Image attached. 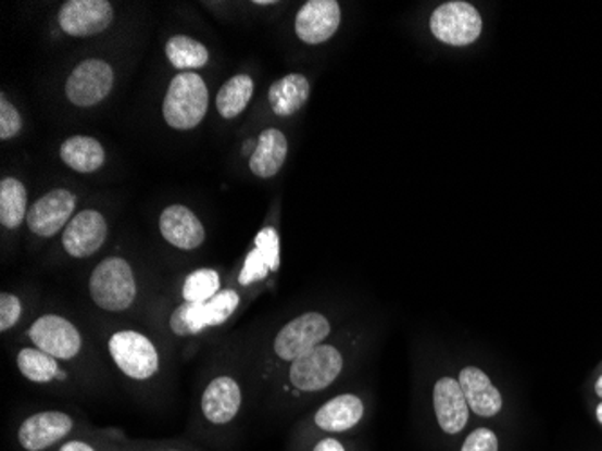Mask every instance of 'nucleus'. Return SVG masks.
<instances>
[{
  "label": "nucleus",
  "instance_id": "39448f33",
  "mask_svg": "<svg viewBox=\"0 0 602 451\" xmlns=\"http://www.w3.org/2000/svg\"><path fill=\"white\" fill-rule=\"evenodd\" d=\"M429 27L440 42L462 48V46H469L478 40L484 21H481L480 11L476 10L475 5L462 2V0H453V2L439 5L434 11Z\"/></svg>",
  "mask_w": 602,
  "mask_h": 451
},
{
  "label": "nucleus",
  "instance_id": "4be33fe9",
  "mask_svg": "<svg viewBox=\"0 0 602 451\" xmlns=\"http://www.w3.org/2000/svg\"><path fill=\"white\" fill-rule=\"evenodd\" d=\"M60 158L73 171L79 174H92L100 171L105 163V150L98 139L90 136H73L65 139L60 147Z\"/></svg>",
  "mask_w": 602,
  "mask_h": 451
},
{
  "label": "nucleus",
  "instance_id": "20e7f679",
  "mask_svg": "<svg viewBox=\"0 0 602 451\" xmlns=\"http://www.w3.org/2000/svg\"><path fill=\"white\" fill-rule=\"evenodd\" d=\"M109 352L117 368L136 381H145L159 371V352L152 341L136 330H120L109 340Z\"/></svg>",
  "mask_w": 602,
  "mask_h": 451
},
{
  "label": "nucleus",
  "instance_id": "c9c22d12",
  "mask_svg": "<svg viewBox=\"0 0 602 451\" xmlns=\"http://www.w3.org/2000/svg\"><path fill=\"white\" fill-rule=\"evenodd\" d=\"M595 390H598L599 398L602 399V377L599 379L598 385H595Z\"/></svg>",
  "mask_w": 602,
  "mask_h": 451
},
{
  "label": "nucleus",
  "instance_id": "cd10ccee",
  "mask_svg": "<svg viewBox=\"0 0 602 451\" xmlns=\"http://www.w3.org/2000/svg\"><path fill=\"white\" fill-rule=\"evenodd\" d=\"M221 292V276L215 270H197L186 276L183 298L188 303L210 302Z\"/></svg>",
  "mask_w": 602,
  "mask_h": 451
},
{
  "label": "nucleus",
  "instance_id": "a211bd4d",
  "mask_svg": "<svg viewBox=\"0 0 602 451\" xmlns=\"http://www.w3.org/2000/svg\"><path fill=\"white\" fill-rule=\"evenodd\" d=\"M280 266V237L275 228H264L254 239V250L243 262L240 284L249 286L253 281L264 280L269 271Z\"/></svg>",
  "mask_w": 602,
  "mask_h": 451
},
{
  "label": "nucleus",
  "instance_id": "2f4dec72",
  "mask_svg": "<svg viewBox=\"0 0 602 451\" xmlns=\"http://www.w3.org/2000/svg\"><path fill=\"white\" fill-rule=\"evenodd\" d=\"M59 451H98L95 447H90L89 442L70 441L62 444Z\"/></svg>",
  "mask_w": 602,
  "mask_h": 451
},
{
  "label": "nucleus",
  "instance_id": "423d86ee",
  "mask_svg": "<svg viewBox=\"0 0 602 451\" xmlns=\"http://www.w3.org/2000/svg\"><path fill=\"white\" fill-rule=\"evenodd\" d=\"M343 371V356L333 346H317L292 361L291 383L301 392H317L333 385Z\"/></svg>",
  "mask_w": 602,
  "mask_h": 451
},
{
  "label": "nucleus",
  "instance_id": "5701e85b",
  "mask_svg": "<svg viewBox=\"0 0 602 451\" xmlns=\"http://www.w3.org/2000/svg\"><path fill=\"white\" fill-rule=\"evenodd\" d=\"M311 96V84L303 75H287L269 89V103L276 116H292L305 105Z\"/></svg>",
  "mask_w": 602,
  "mask_h": 451
},
{
  "label": "nucleus",
  "instance_id": "a878e982",
  "mask_svg": "<svg viewBox=\"0 0 602 451\" xmlns=\"http://www.w3.org/2000/svg\"><path fill=\"white\" fill-rule=\"evenodd\" d=\"M16 365L22 376L33 383H49L53 379H64V372L60 371L57 358L49 356L40 349H22L16 358Z\"/></svg>",
  "mask_w": 602,
  "mask_h": 451
},
{
  "label": "nucleus",
  "instance_id": "c85d7f7f",
  "mask_svg": "<svg viewBox=\"0 0 602 451\" xmlns=\"http://www.w3.org/2000/svg\"><path fill=\"white\" fill-rule=\"evenodd\" d=\"M22 130V117L15 107L5 100V96H0V139L15 138Z\"/></svg>",
  "mask_w": 602,
  "mask_h": 451
},
{
  "label": "nucleus",
  "instance_id": "f257e3e1",
  "mask_svg": "<svg viewBox=\"0 0 602 451\" xmlns=\"http://www.w3.org/2000/svg\"><path fill=\"white\" fill-rule=\"evenodd\" d=\"M92 302L103 311H127L138 297L133 266L122 256H109L92 271L89 280Z\"/></svg>",
  "mask_w": 602,
  "mask_h": 451
},
{
  "label": "nucleus",
  "instance_id": "412c9836",
  "mask_svg": "<svg viewBox=\"0 0 602 451\" xmlns=\"http://www.w3.org/2000/svg\"><path fill=\"white\" fill-rule=\"evenodd\" d=\"M365 414V406L354 393H343L317 410L314 423L325 431H347L354 428Z\"/></svg>",
  "mask_w": 602,
  "mask_h": 451
},
{
  "label": "nucleus",
  "instance_id": "6ab92c4d",
  "mask_svg": "<svg viewBox=\"0 0 602 451\" xmlns=\"http://www.w3.org/2000/svg\"><path fill=\"white\" fill-rule=\"evenodd\" d=\"M460 388L464 392L469 409L481 417H492L502 410V393L492 385L486 372L476 366H467L460 372Z\"/></svg>",
  "mask_w": 602,
  "mask_h": 451
},
{
  "label": "nucleus",
  "instance_id": "c756f323",
  "mask_svg": "<svg viewBox=\"0 0 602 451\" xmlns=\"http://www.w3.org/2000/svg\"><path fill=\"white\" fill-rule=\"evenodd\" d=\"M22 316V303L15 295L10 292H2L0 295V330L11 329L13 325L21 320Z\"/></svg>",
  "mask_w": 602,
  "mask_h": 451
},
{
  "label": "nucleus",
  "instance_id": "0eeeda50",
  "mask_svg": "<svg viewBox=\"0 0 602 451\" xmlns=\"http://www.w3.org/2000/svg\"><path fill=\"white\" fill-rule=\"evenodd\" d=\"M330 335L328 320L319 313H305L292 320L276 335V356L284 361H294L303 356Z\"/></svg>",
  "mask_w": 602,
  "mask_h": 451
},
{
  "label": "nucleus",
  "instance_id": "f704fd0d",
  "mask_svg": "<svg viewBox=\"0 0 602 451\" xmlns=\"http://www.w3.org/2000/svg\"><path fill=\"white\" fill-rule=\"evenodd\" d=\"M254 4H256V5H271V4H275V2H273V0H256V2H254Z\"/></svg>",
  "mask_w": 602,
  "mask_h": 451
},
{
  "label": "nucleus",
  "instance_id": "9d476101",
  "mask_svg": "<svg viewBox=\"0 0 602 451\" xmlns=\"http://www.w3.org/2000/svg\"><path fill=\"white\" fill-rule=\"evenodd\" d=\"M114 21V8L106 0H70L59 13L60 27L71 37H92Z\"/></svg>",
  "mask_w": 602,
  "mask_h": 451
},
{
  "label": "nucleus",
  "instance_id": "4468645a",
  "mask_svg": "<svg viewBox=\"0 0 602 451\" xmlns=\"http://www.w3.org/2000/svg\"><path fill=\"white\" fill-rule=\"evenodd\" d=\"M341 24V8L336 0H309L297 15V35L311 46L327 42Z\"/></svg>",
  "mask_w": 602,
  "mask_h": 451
},
{
  "label": "nucleus",
  "instance_id": "393cba45",
  "mask_svg": "<svg viewBox=\"0 0 602 451\" xmlns=\"http://www.w3.org/2000/svg\"><path fill=\"white\" fill-rule=\"evenodd\" d=\"M26 186L15 177H5L0 183V223L4 228L15 229L27 218Z\"/></svg>",
  "mask_w": 602,
  "mask_h": 451
},
{
  "label": "nucleus",
  "instance_id": "f03ea898",
  "mask_svg": "<svg viewBox=\"0 0 602 451\" xmlns=\"http://www.w3.org/2000/svg\"><path fill=\"white\" fill-rule=\"evenodd\" d=\"M210 103V92L201 76L180 73L170 82L164 96L163 116L170 127L191 130L204 120Z\"/></svg>",
  "mask_w": 602,
  "mask_h": 451
},
{
  "label": "nucleus",
  "instance_id": "b1692460",
  "mask_svg": "<svg viewBox=\"0 0 602 451\" xmlns=\"http://www.w3.org/2000/svg\"><path fill=\"white\" fill-rule=\"evenodd\" d=\"M253 78L248 75H237L221 87L217 95V111L224 120H235L240 116L249 101L253 98Z\"/></svg>",
  "mask_w": 602,
  "mask_h": 451
},
{
  "label": "nucleus",
  "instance_id": "f3484780",
  "mask_svg": "<svg viewBox=\"0 0 602 451\" xmlns=\"http://www.w3.org/2000/svg\"><path fill=\"white\" fill-rule=\"evenodd\" d=\"M435 414L439 425L446 434H459L464 430L469 419V404L465 399L460 383L451 377H442L435 385L434 390Z\"/></svg>",
  "mask_w": 602,
  "mask_h": 451
},
{
  "label": "nucleus",
  "instance_id": "1a4fd4ad",
  "mask_svg": "<svg viewBox=\"0 0 602 451\" xmlns=\"http://www.w3.org/2000/svg\"><path fill=\"white\" fill-rule=\"evenodd\" d=\"M33 346L57 360H73L81 351V335L70 320L59 314H43L27 333Z\"/></svg>",
  "mask_w": 602,
  "mask_h": 451
},
{
  "label": "nucleus",
  "instance_id": "6e6552de",
  "mask_svg": "<svg viewBox=\"0 0 602 451\" xmlns=\"http://www.w3.org/2000/svg\"><path fill=\"white\" fill-rule=\"evenodd\" d=\"M114 71L103 60H84L76 65L65 84V95L76 107L98 105L111 95Z\"/></svg>",
  "mask_w": 602,
  "mask_h": 451
},
{
  "label": "nucleus",
  "instance_id": "7ed1b4c3",
  "mask_svg": "<svg viewBox=\"0 0 602 451\" xmlns=\"http://www.w3.org/2000/svg\"><path fill=\"white\" fill-rule=\"evenodd\" d=\"M240 297L237 291L226 289L218 292L217 297L212 298L210 302L188 303L185 302L175 309L170 327L177 336L199 335L208 327H217L231 318L233 313L237 311Z\"/></svg>",
  "mask_w": 602,
  "mask_h": 451
},
{
  "label": "nucleus",
  "instance_id": "7c9ffc66",
  "mask_svg": "<svg viewBox=\"0 0 602 451\" xmlns=\"http://www.w3.org/2000/svg\"><path fill=\"white\" fill-rule=\"evenodd\" d=\"M462 451H498V439L494 431L478 428L465 439Z\"/></svg>",
  "mask_w": 602,
  "mask_h": 451
},
{
  "label": "nucleus",
  "instance_id": "aec40b11",
  "mask_svg": "<svg viewBox=\"0 0 602 451\" xmlns=\"http://www.w3.org/2000/svg\"><path fill=\"white\" fill-rule=\"evenodd\" d=\"M287 139L278 128H267L260 134L256 149L249 158V168L260 179L275 177L287 160Z\"/></svg>",
  "mask_w": 602,
  "mask_h": 451
},
{
  "label": "nucleus",
  "instance_id": "f8f14e48",
  "mask_svg": "<svg viewBox=\"0 0 602 451\" xmlns=\"http://www.w3.org/2000/svg\"><path fill=\"white\" fill-rule=\"evenodd\" d=\"M73 426L75 421L64 412H38L22 423L18 428V444L26 451L48 450L70 436Z\"/></svg>",
  "mask_w": 602,
  "mask_h": 451
},
{
  "label": "nucleus",
  "instance_id": "2eb2a0df",
  "mask_svg": "<svg viewBox=\"0 0 602 451\" xmlns=\"http://www.w3.org/2000/svg\"><path fill=\"white\" fill-rule=\"evenodd\" d=\"M159 229L164 240L183 251L197 250L206 239V231L190 208L174 204L166 208L159 218Z\"/></svg>",
  "mask_w": 602,
  "mask_h": 451
},
{
  "label": "nucleus",
  "instance_id": "72a5a7b5",
  "mask_svg": "<svg viewBox=\"0 0 602 451\" xmlns=\"http://www.w3.org/2000/svg\"><path fill=\"white\" fill-rule=\"evenodd\" d=\"M254 149H256V141H253V139H249L248 143H246V147L242 149L243 155H253Z\"/></svg>",
  "mask_w": 602,
  "mask_h": 451
},
{
  "label": "nucleus",
  "instance_id": "bb28decb",
  "mask_svg": "<svg viewBox=\"0 0 602 451\" xmlns=\"http://www.w3.org/2000/svg\"><path fill=\"white\" fill-rule=\"evenodd\" d=\"M166 57H168L170 64L180 71L199 70V67H204L210 60L208 49L201 42L185 37V35L170 38L166 43Z\"/></svg>",
  "mask_w": 602,
  "mask_h": 451
},
{
  "label": "nucleus",
  "instance_id": "9b49d317",
  "mask_svg": "<svg viewBox=\"0 0 602 451\" xmlns=\"http://www.w3.org/2000/svg\"><path fill=\"white\" fill-rule=\"evenodd\" d=\"M76 197L70 190L59 188L40 197L27 212V228L38 237H54L71 223L75 212Z\"/></svg>",
  "mask_w": 602,
  "mask_h": 451
},
{
  "label": "nucleus",
  "instance_id": "e433bc0d",
  "mask_svg": "<svg viewBox=\"0 0 602 451\" xmlns=\"http://www.w3.org/2000/svg\"><path fill=\"white\" fill-rule=\"evenodd\" d=\"M598 417H599V421H601V423H602V404L598 409Z\"/></svg>",
  "mask_w": 602,
  "mask_h": 451
},
{
  "label": "nucleus",
  "instance_id": "4c0bfd02",
  "mask_svg": "<svg viewBox=\"0 0 602 451\" xmlns=\"http://www.w3.org/2000/svg\"><path fill=\"white\" fill-rule=\"evenodd\" d=\"M172 451H177V450H172Z\"/></svg>",
  "mask_w": 602,
  "mask_h": 451
},
{
  "label": "nucleus",
  "instance_id": "473e14b6",
  "mask_svg": "<svg viewBox=\"0 0 602 451\" xmlns=\"http://www.w3.org/2000/svg\"><path fill=\"white\" fill-rule=\"evenodd\" d=\"M314 451H344L343 444L336 441V439H323L322 442H317V447Z\"/></svg>",
  "mask_w": 602,
  "mask_h": 451
},
{
  "label": "nucleus",
  "instance_id": "dca6fc26",
  "mask_svg": "<svg viewBox=\"0 0 602 451\" xmlns=\"http://www.w3.org/2000/svg\"><path fill=\"white\" fill-rule=\"evenodd\" d=\"M242 406V390L233 377H215L202 393V414L212 425H229Z\"/></svg>",
  "mask_w": 602,
  "mask_h": 451
},
{
  "label": "nucleus",
  "instance_id": "ddd939ff",
  "mask_svg": "<svg viewBox=\"0 0 602 451\" xmlns=\"http://www.w3.org/2000/svg\"><path fill=\"white\" fill-rule=\"evenodd\" d=\"M106 234L109 224L105 217L96 210H84L65 226L62 242L71 256L87 259L105 245Z\"/></svg>",
  "mask_w": 602,
  "mask_h": 451
}]
</instances>
